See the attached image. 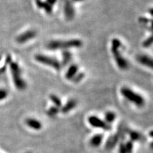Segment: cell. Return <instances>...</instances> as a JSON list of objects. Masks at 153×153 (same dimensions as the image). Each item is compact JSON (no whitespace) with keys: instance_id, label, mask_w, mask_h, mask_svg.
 <instances>
[{"instance_id":"obj_1","label":"cell","mask_w":153,"mask_h":153,"mask_svg":"<svg viewBox=\"0 0 153 153\" xmlns=\"http://www.w3.org/2000/svg\"><path fill=\"white\" fill-rule=\"evenodd\" d=\"M83 43L79 39H70L67 40H52L48 43V49L55 50H68L70 49H78L82 46Z\"/></svg>"},{"instance_id":"obj_2","label":"cell","mask_w":153,"mask_h":153,"mask_svg":"<svg viewBox=\"0 0 153 153\" xmlns=\"http://www.w3.org/2000/svg\"><path fill=\"white\" fill-rule=\"evenodd\" d=\"M122 44L118 38H114L111 42V52L113 54L114 59L118 68L121 70H126L128 68L129 63L126 59L121 52Z\"/></svg>"},{"instance_id":"obj_3","label":"cell","mask_w":153,"mask_h":153,"mask_svg":"<svg viewBox=\"0 0 153 153\" xmlns=\"http://www.w3.org/2000/svg\"><path fill=\"white\" fill-rule=\"evenodd\" d=\"M120 93L127 101L133 104L138 107L144 106L146 100L143 96L137 93L130 88L122 87L120 89Z\"/></svg>"},{"instance_id":"obj_4","label":"cell","mask_w":153,"mask_h":153,"mask_svg":"<svg viewBox=\"0 0 153 153\" xmlns=\"http://www.w3.org/2000/svg\"><path fill=\"white\" fill-rule=\"evenodd\" d=\"M8 65L10 66L13 82L15 87L18 90H25L26 88L27 84L25 80L22 77L20 66L16 62H14L12 60L9 62Z\"/></svg>"},{"instance_id":"obj_5","label":"cell","mask_w":153,"mask_h":153,"mask_svg":"<svg viewBox=\"0 0 153 153\" xmlns=\"http://www.w3.org/2000/svg\"><path fill=\"white\" fill-rule=\"evenodd\" d=\"M35 59L38 63H41L44 65L49 66L51 68L59 71L62 68V65L61 62L55 57H51L44 54H36L35 56Z\"/></svg>"},{"instance_id":"obj_6","label":"cell","mask_w":153,"mask_h":153,"mask_svg":"<svg viewBox=\"0 0 153 153\" xmlns=\"http://www.w3.org/2000/svg\"><path fill=\"white\" fill-rule=\"evenodd\" d=\"M88 121L89 125L96 129H100L103 131H110L112 129L111 125L105 121L104 119L95 116L91 115L88 118Z\"/></svg>"},{"instance_id":"obj_7","label":"cell","mask_w":153,"mask_h":153,"mask_svg":"<svg viewBox=\"0 0 153 153\" xmlns=\"http://www.w3.org/2000/svg\"><path fill=\"white\" fill-rule=\"evenodd\" d=\"M36 32L33 30H30L19 35L16 38V42L19 44H23L35 38Z\"/></svg>"},{"instance_id":"obj_8","label":"cell","mask_w":153,"mask_h":153,"mask_svg":"<svg viewBox=\"0 0 153 153\" xmlns=\"http://www.w3.org/2000/svg\"><path fill=\"white\" fill-rule=\"evenodd\" d=\"M64 14L66 20L71 21L75 17V11L73 3L71 0H65Z\"/></svg>"},{"instance_id":"obj_9","label":"cell","mask_w":153,"mask_h":153,"mask_svg":"<svg viewBox=\"0 0 153 153\" xmlns=\"http://www.w3.org/2000/svg\"><path fill=\"white\" fill-rule=\"evenodd\" d=\"M26 125L30 129L35 131H40L43 128V124L41 121L35 118H27L25 121Z\"/></svg>"},{"instance_id":"obj_10","label":"cell","mask_w":153,"mask_h":153,"mask_svg":"<svg viewBox=\"0 0 153 153\" xmlns=\"http://www.w3.org/2000/svg\"><path fill=\"white\" fill-rule=\"evenodd\" d=\"M76 105H77V102L75 99H70L65 104L62 105V107L60 108V112L64 114H68L74 110Z\"/></svg>"},{"instance_id":"obj_11","label":"cell","mask_w":153,"mask_h":153,"mask_svg":"<svg viewBox=\"0 0 153 153\" xmlns=\"http://www.w3.org/2000/svg\"><path fill=\"white\" fill-rule=\"evenodd\" d=\"M137 61L138 63H139L142 65L148 67L151 69L152 68V59L149 56H147L146 54H140L137 56Z\"/></svg>"},{"instance_id":"obj_12","label":"cell","mask_w":153,"mask_h":153,"mask_svg":"<svg viewBox=\"0 0 153 153\" xmlns=\"http://www.w3.org/2000/svg\"><path fill=\"white\" fill-rule=\"evenodd\" d=\"M79 71V66L75 64H72L67 70L65 74V78L67 80H72Z\"/></svg>"},{"instance_id":"obj_13","label":"cell","mask_w":153,"mask_h":153,"mask_svg":"<svg viewBox=\"0 0 153 153\" xmlns=\"http://www.w3.org/2000/svg\"><path fill=\"white\" fill-rule=\"evenodd\" d=\"M103 140V135L102 134H96L91 138L89 143L93 147H98L102 145Z\"/></svg>"},{"instance_id":"obj_14","label":"cell","mask_w":153,"mask_h":153,"mask_svg":"<svg viewBox=\"0 0 153 153\" xmlns=\"http://www.w3.org/2000/svg\"><path fill=\"white\" fill-rule=\"evenodd\" d=\"M72 59V54L68 50H65L62 52V66L68 65Z\"/></svg>"},{"instance_id":"obj_15","label":"cell","mask_w":153,"mask_h":153,"mask_svg":"<svg viewBox=\"0 0 153 153\" xmlns=\"http://www.w3.org/2000/svg\"><path fill=\"white\" fill-rule=\"evenodd\" d=\"M116 119V114L113 111H107L105 114V121L111 125Z\"/></svg>"},{"instance_id":"obj_16","label":"cell","mask_w":153,"mask_h":153,"mask_svg":"<svg viewBox=\"0 0 153 153\" xmlns=\"http://www.w3.org/2000/svg\"><path fill=\"white\" fill-rule=\"evenodd\" d=\"M49 99L52 102V103H53L54 106H56V107L60 108L62 107V105H63L61 98L56 94H51L49 95Z\"/></svg>"},{"instance_id":"obj_17","label":"cell","mask_w":153,"mask_h":153,"mask_svg":"<svg viewBox=\"0 0 153 153\" xmlns=\"http://www.w3.org/2000/svg\"><path fill=\"white\" fill-rule=\"evenodd\" d=\"M60 112V108L56 106L52 105L49 109L47 110V114L51 117H54Z\"/></svg>"},{"instance_id":"obj_18","label":"cell","mask_w":153,"mask_h":153,"mask_svg":"<svg viewBox=\"0 0 153 153\" xmlns=\"http://www.w3.org/2000/svg\"><path fill=\"white\" fill-rule=\"evenodd\" d=\"M129 135L130 137V140L133 142L140 140L141 138V135L140 133L136 131H130L129 133Z\"/></svg>"},{"instance_id":"obj_19","label":"cell","mask_w":153,"mask_h":153,"mask_svg":"<svg viewBox=\"0 0 153 153\" xmlns=\"http://www.w3.org/2000/svg\"><path fill=\"white\" fill-rule=\"evenodd\" d=\"M119 137H117V135H114L113 137H111V138H110L108 143H107V147L111 148L112 147H114L115 145H116V142L118 141Z\"/></svg>"},{"instance_id":"obj_20","label":"cell","mask_w":153,"mask_h":153,"mask_svg":"<svg viewBox=\"0 0 153 153\" xmlns=\"http://www.w3.org/2000/svg\"><path fill=\"white\" fill-rule=\"evenodd\" d=\"M42 9H44L45 12L48 14H51L52 12V7L46 1H43Z\"/></svg>"},{"instance_id":"obj_21","label":"cell","mask_w":153,"mask_h":153,"mask_svg":"<svg viewBox=\"0 0 153 153\" xmlns=\"http://www.w3.org/2000/svg\"><path fill=\"white\" fill-rule=\"evenodd\" d=\"M152 45V36L151 35L149 37L147 38L142 43V46L145 48H149Z\"/></svg>"},{"instance_id":"obj_22","label":"cell","mask_w":153,"mask_h":153,"mask_svg":"<svg viewBox=\"0 0 153 153\" xmlns=\"http://www.w3.org/2000/svg\"><path fill=\"white\" fill-rule=\"evenodd\" d=\"M8 91L4 88H0V102L7 99L8 97Z\"/></svg>"},{"instance_id":"obj_23","label":"cell","mask_w":153,"mask_h":153,"mask_svg":"<svg viewBox=\"0 0 153 153\" xmlns=\"http://www.w3.org/2000/svg\"><path fill=\"white\" fill-rule=\"evenodd\" d=\"M125 149L127 153H133V142L131 140L126 142V144H124Z\"/></svg>"},{"instance_id":"obj_24","label":"cell","mask_w":153,"mask_h":153,"mask_svg":"<svg viewBox=\"0 0 153 153\" xmlns=\"http://www.w3.org/2000/svg\"><path fill=\"white\" fill-rule=\"evenodd\" d=\"M84 76L85 75L84 73H77V74L74 76L72 80L74 82L79 83L80 81H82V80L84 78Z\"/></svg>"},{"instance_id":"obj_25","label":"cell","mask_w":153,"mask_h":153,"mask_svg":"<svg viewBox=\"0 0 153 153\" xmlns=\"http://www.w3.org/2000/svg\"><path fill=\"white\" fill-rule=\"evenodd\" d=\"M139 22L142 24H145V25H147V24H148L149 22L151 23L152 20L151 19H148L145 17H142L139 18Z\"/></svg>"},{"instance_id":"obj_26","label":"cell","mask_w":153,"mask_h":153,"mask_svg":"<svg viewBox=\"0 0 153 153\" xmlns=\"http://www.w3.org/2000/svg\"><path fill=\"white\" fill-rule=\"evenodd\" d=\"M119 153H127L124 143H121L119 146Z\"/></svg>"},{"instance_id":"obj_27","label":"cell","mask_w":153,"mask_h":153,"mask_svg":"<svg viewBox=\"0 0 153 153\" xmlns=\"http://www.w3.org/2000/svg\"><path fill=\"white\" fill-rule=\"evenodd\" d=\"M35 1L36 3V7L38 8H42V4H43L42 0H35Z\"/></svg>"},{"instance_id":"obj_28","label":"cell","mask_w":153,"mask_h":153,"mask_svg":"<svg viewBox=\"0 0 153 153\" xmlns=\"http://www.w3.org/2000/svg\"><path fill=\"white\" fill-rule=\"evenodd\" d=\"M46 2L51 4L52 7H53L57 2V0H46Z\"/></svg>"},{"instance_id":"obj_29","label":"cell","mask_w":153,"mask_h":153,"mask_svg":"<svg viewBox=\"0 0 153 153\" xmlns=\"http://www.w3.org/2000/svg\"><path fill=\"white\" fill-rule=\"evenodd\" d=\"M85 1V0H71V1L73 3H79V2H82V1Z\"/></svg>"},{"instance_id":"obj_30","label":"cell","mask_w":153,"mask_h":153,"mask_svg":"<svg viewBox=\"0 0 153 153\" xmlns=\"http://www.w3.org/2000/svg\"><path fill=\"white\" fill-rule=\"evenodd\" d=\"M150 13H151V16H152V15H153V13H152V8H151V9H150Z\"/></svg>"}]
</instances>
